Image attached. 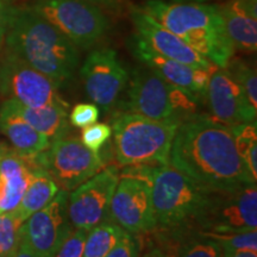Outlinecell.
Wrapping results in <instances>:
<instances>
[{"label":"cell","instance_id":"f35d334b","mask_svg":"<svg viewBox=\"0 0 257 257\" xmlns=\"http://www.w3.org/2000/svg\"><path fill=\"white\" fill-rule=\"evenodd\" d=\"M2 193H3V184H2V180H0V198H2Z\"/></svg>","mask_w":257,"mask_h":257},{"label":"cell","instance_id":"2e32d148","mask_svg":"<svg viewBox=\"0 0 257 257\" xmlns=\"http://www.w3.org/2000/svg\"><path fill=\"white\" fill-rule=\"evenodd\" d=\"M211 115L226 126L256 123L257 108L252 107L245 94L226 68L216 67L208 80L205 96Z\"/></svg>","mask_w":257,"mask_h":257},{"label":"cell","instance_id":"cb8c5ba5","mask_svg":"<svg viewBox=\"0 0 257 257\" xmlns=\"http://www.w3.org/2000/svg\"><path fill=\"white\" fill-rule=\"evenodd\" d=\"M224 250L216 240L187 229L182 232L179 243L168 257H223Z\"/></svg>","mask_w":257,"mask_h":257},{"label":"cell","instance_id":"ac0fdd59","mask_svg":"<svg viewBox=\"0 0 257 257\" xmlns=\"http://www.w3.org/2000/svg\"><path fill=\"white\" fill-rule=\"evenodd\" d=\"M218 9L234 53H256L257 0H226Z\"/></svg>","mask_w":257,"mask_h":257},{"label":"cell","instance_id":"ba28073f","mask_svg":"<svg viewBox=\"0 0 257 257\" xmlns=\"http://www.w3.org/2000/svg\"><path fill=\"white\" fill-rule=\"evenodd\" d=\"M27 159L32 170H46L66 192H72L104 167L100 154L83 146L79 138L67 136L53 141L47 150Z\"/></svg>","mask_w":257,"mask_h":257},{"label":"cell","instance_id":"7a4b0ae2","mask_svg":"<svg viewBox=\"0 0 257 257\" xmlns=\"http://www.w3.org/2000/svg\"><path fill=\"white\" fill-rule=\"evenodd\" d=\"M5 50L53 80L59 87L73 81L80 49L30 6L16 8L5 37Z\"/></svg>","mask_w":257,"mask_h":257},{"label":"cell","instance_id":"836d02e7","mask_svg":"<svg viewBox=\"0 0 257 257\" xmlns=\"http://www.w3.org/2000/svg\"><path fill=\"white\" fill-rule=\"evenodd\" d=\"M86 2L99 6L105 12H111V14L114 15L121 14L125 8V4H126V0H86Z\"/></svg>","mask_w":257,"mask_h":257},{"label":"cell","instance_id":"d590c367","mask_svg":"<svg viewBox=\"0 0 257 257\" xmlns=\"http://www.w3.org/2000/svg\"><path fill=\"white\" fill-rule=\"evenodd\" d=\"M223 257H257L255 250H236V251H224Z\"/></svg>","mask_w":257,"mask_h":257},{"label":"cell","instance_id":"4dcf8cb0","mask_svg":"<svg viewBox=\"0 0 257 257\" xmlns=\"http://www.w3.org/2000/svg\"><path fill=\"white\" fill-rule=\"evenodd\" d=\"M87 231L85 229H73L53 257H82Z\"/></svg>","mask_w":257,"mask_h":257},{"label":"cell","instance_id":"9a60e30c","mask_svg":"<svg viewBox=\"0 0 257 257\" xmlns=\"http://www.w3.org/2000/svg\"><path fill=\"white\" fill-rule=\"evenodd\" d=\"M127 48L138 62L149 67L166 81L188 92L200 102L204 100L210 75L216 67L213 69L194 68L160 55L136 34L127 38Z\"/></svg>","mask_w":257,"mask_h":257},{"label":"cell","instance_id":"f546056e","mask_svg":"<svg viewBox=\"0 0 257 257\" xmlns=\"http://www.w3.org/2000/svg\"><path fill=\"white\" fill-rule=\"evenodd\" d=\"M99 115H100V110L95 104L81 102L74 106L72 112L68 114V119L69 124L74 127L83 128L96 123Z\"/></svg>","mask_w":257,"mask_h":257},{"label":"cell","instance_id":"5bb4252c","mask_svg":"<svg viewBox=\"0 0 257 257\" xmlns=\"http://www.w3.org/2000/svg\"><path fill=\"white\" fill-rule=\"evenodd\" d=\"M68 216V192L60 189L43 208L22 224V239L40 257H53L73 231Z\"/></svg>","mask_w":257,"mask_h":257},{"label":"cell","instance_id":"44dd1931","mask_svg":"<svg viewBox=\"0 0 257 257\" xmlns=\"http://www.w3.org/2000/svg\"><path fill=\"white\" fill-rule=\"evenodd\" d=\"M9 100L12 108L21 115L25 121H28L35 130L48 137L50 142L57 138L64 137L69 130L68 119V104H50L40 107H31L21 104V102L6 99Z\"/></svg>","mask_w":257,"mask_h":257},{"label":"cell","instance_id":"52a82bcc","mask_svg":"<svg viewBox=\"0 0 257 257\" xmlns=\"http://www.w3.org/2000/svg\"><path fill=\"white\" fill-rule=\"evenodd\" d=\"M30 8L81 50L95 47L111 27L107 12L86 0H34Z\"/></svg>","mask_w":257,"mask_h":257},{"label":"cell","instance_id":"8992f818","mask_svg":"<svg viewBox=\"0 0 257 257\" xmlns=\"http://www.w3.org/2000/svg\"><path fill=\"white\" fill-rule=\"evenodd\" d=\"M125 111L154 120H184L198 113L200 101L140 63L130 74Z\"/></svg>","mask_w":257,"mask_h":257},{"label":"cell","instance_id":"ffe728a7","mask_svg":"<svg viewBox=\"0 0 257 257\" xmlns=\"http://www.w3.org/2000/svg\"><path fill=\"white\" fill-rule=\"evenodd\" d=\"M0 130L8 137L16 152L23 156L44 152L51 143L49 138L25 121L6 99L0 105Z\"/></svg>","mask_w":257,"mask_h":257},{"label":"cell","instance_id":"f1b7e54d","mask_svg":"<svg viewBox=\"0 0 257 257\" xmlns=\"http://www.w3.org/2000/svg\"><path fill=\"white\" fill-rule=\"evenodd\" d=\"M112 128L106 123H94L82 128L80 141L92 152L99 153V150L110 141Z\"/></svg>","mask_w":257,"mask_h":257},{"label":"cell","instance_id":"74e56055","mask_svg":"<svg viewBox=\"0 0 257 257\" xmlns=\"http://www.w3.org/2000/svg\"><path fill=\"white\" fill-rule=\"evenodd\" d=\"M169 2H181V3H189V2H200V3H207L208 0H169Z\"/></svg>","mask_w":257,"mask_h":257},{"label":"cell","instance_id":"e0dca14e","mask_svg":"<svg viewBox=\"0 0 257 257\" xmlns=\"http://www.w3.org/2000/svg\"><path fill=\"white\" fill-rule=\"evenodd\" d=\"M127 11L135 28V34L157 54L194 68L213 69L217 67L193 50L174 32L159 23L141 5L127 6Z\"/></svg>","mask_w":257,"mask_h":257},{"label":"cell","instance_id":"e575fe53","mask_svg":"<svg viewBox=\"0 0 257 257\" xmlns=\"http://www.w3.org/2000/svg\"><path fill=\"white\" fill-rule=\"evenodd\" d=\"M11 257H40V256H38L37 253L35 252L23 239H22L18 249L16 250V252Z\"/></svg>","mask_w":257,"mask_h":257},{"label":"cell","instance_id":"9c48e42d","mask_svg":"<svg viewBox=\"0 0 257 257\" xmlns=\"http://www.w3.org/2000/svg\"><path fill=\"white\" fill-rule=\"evenodd\" d=\"M131 167L136 169L119 175L108 217L130 233L149 232L156 229L152 200V179L156 167Z\"/></svg>","mask_w":257,"mask_h":257},{"label":"cell","instance_id":"7c38bea8","mask_svg":"<svg viewBox=\"0 0 257 257\" xmlns=\"http://www.w3.org/2000/svg\"><path fill=\"white\" fill-rule=\"evenodd\" d=\"M53 80L5 50L0 60V94L21 104L40 107L66 102Z\"/></svg>","mask_w":257,"mask_h":257},{"label":"cell","instance_id":"3957f363","mask_svg":"<svg viewBox=\"0 0 257 257\" xmlns=\"http://www.w3.org/2000/svg\"><path fill=\"white\" fill-rule=\"evenodd\" d=\"M141 6L214 66L225 68L234 56L218 4L147 0Z\"/></svg>","mask_w":257,"mask_h":257},{"label":"cell","instance_id":"d4e9b609","mask_svg":"<svg viewBox=\"0 0 257 257\" xmlns=\"http://www.w3.org/2000/svg\"><path fill=\"white\" fill-rule=\"evenodd\" d=\"M237 152L242 157L252 178L257 179V127L256 123L231 126Z\"/></svg>","mask_w":257,"mask_h":257},{"label":"cell","instance_id":"4316f807","mask_svg":"<svg viewBox=\"0 0 257 257\" xmlns=\"http://www.w3.org/2000/svg\"><path fill=\"white\" fill-rule=\"evenodd\" d=\"M231 76L234 79V81L238 83V86L242 89L246 99H248L252 107L257 108V75L256 69L251 64L246 63L245 61L240 59L230 60L229 64L225 67Z\"/></svg>","mask_w":257,"mask_h":257},{"label":"cell","instance_id":"5b68a950","mask_svg":"<svg viewBox=\"0 0 257 257\" xmlns=\"http://www.w3.org/2000/svg\"><path fill=\"white\" fill-rule=\"evenodd\" d=\"M208 189L195 184L168 163L156 167L152 179V200L156 227L195 229L206 205Z\"/></svg>","mask_w":257,"mask_h":257},{"label":"cell","instance_id":"484cf974","mask_svg":"<svg viewBox=\"0 0 257 257\" xmlns=\"http://www.w3.org/2000/svg\"><path fill=\"white\" fill-rule=\"evenodd\" d=\"M23 223L14 211L0 213V257H11L18 249Z\"/></svg>","mask_w":257,"mask_h":257},{"label":"cell","instance_id":"4fadbf2b","mask_svg":"<svg viewBox=\"0 0 257 257\" xmlns=\"http://www.w3.org/2000/svg\"><path fill=\"white\" fill-rule=\"evenodd\" d=\"M119 175L117 167L108 166L68 194V216L74 229L89 230L107 220Z\"/></svg>","mask_w":257,"mask_h":257},{"label":"cell","instance_id":"8d00e7d4","mask_svg":"<svg viewBox=\"0 0 257 257\" xmlns=\"http://www.w3.org/2000/svg\"><path fill=\"white\" fill-rule=\"evenodd\" d=\"M143 257H165V256L162 255V252H161L159 249H153L152 251L147 252Z\"/></svg>","mask_w":257,"mask_h":257},{"label":"cell","instance_id":"1f68e13d","mask_svg":"<svg viewBox=\"0 0 257 257\" xmlns=\"http://www.w3.org/2000/svg\"><path fill=\"white\" fill-rule=\"evenodd\" d=\"M138 255H140V242L136 238V234L124 230L120 238L105 257H138Z\"/></svg>","mask_w":257,"mask_h":257},{"label":"cell","instance_id":"277c9868","mask_svg":"<svg viewBox=\"0 0 257 257\" xmlns=\"http://www.w3.org/2000/svg\"><path fill=\"white\" fill-rule=\"evenodd\" d=\"M182 120H154L133 112H119L112 120L114 154L121 166L168 163L176 128Z\"/></svg>","mask_w":257,"mask_h":257},{"label":"cell","instance_id":"6da1fadb","mask_svg":"<svg viewBox=\"0 0 257 257\" xmlns=\"http://www.w3.org/2000/svg\"><path fill=\"white\" fill-rule=\"evenodd\" d=\"M169 165L208 191H223L256 182L237 152L232 131L204 114L179 124Z\"/></svg>","mask_w":257,"mask_h":257},{"label":"cell","instance_id":"83f0119b","mask_svg":"<svg viewBox=\"0 0 257 257\" xmlns=\"http://www.w3.org/2000/svg\"><path fill=\"white\" fill-rule=\"evenodd\" d=\"M198 231L208 238L216 240L224 251H236V250H255L257 251V230L244 231V232Z\"/></svg>","mask_w":257,"mask_h":257},{"label":"cell","instance_id":"8fae6325","mask_svg":"<svg viewBox=\"0 0 257 257\" xmlns=\"http://www.w3.org/2000/svg\"><path fill=\"white\" fill-rule=\"evenodd\" d=\"M83 89L93 104L105 112L117 105L118 99L127 87L130 73L115 50L98 48L89 51L80 68Z\"/></svg>","mask_w":257,"mask_h":257},{"label":"cell","instance_id":"d6a6232c","mask_svg":"<svg viewBox=\"0 0 257 257\" xmlns=\"http://www.w3.org/2000/svg\"><path fill=\"white\" fill-rule=\"evenodd\" d=\"M16 8L17 6L14 4V0H0V48L5 42Z\"/></svg>","mask_w":257,"mask_h":257},{"label":"cell","instance_id":"d6986e66","mask_svg":"<svg viewBox=\"0 0 257 257\" xmlns=\"http://www.w3.org/2000/svg\"><path fill=\"white\" fill-rule=\"evenodd\" d=\"M34 170L29 166L27 157L12 148L0 147V180L3 193L0 198V213L14 211L23 198Z\"/></svg>","mask_w":257,"mask_h":257},{"label":"cell","instance_id":"603a6c76","mask_svg":"<svg viewBox=\"0 0 257 257\" xmlns=\"http://www.w3.org/2000/svg\"><path fill=\"white\" fill-rule=\"evenodd\" d=\"M124 230L113 221L104 220L87 231L82 257H105L123 234Z\"/></svg>","mask_w":257,"mask_h":257},{"label":"cell","instance_id":"7402d4cb","mask_svg":"<svg viewBox=\"0 0 257 257\" xmlns=\"http://www.w3.org/2000/svg\"><path fill=\"white\" fill-rule=\"evenodd\" d=\"M59 191V186L48 172L43 169H35L30 184L14 212L24 221L32 213L49 204Z\"/></svg>","mask_w":257,"mask_h":257},{"label":"cell","instance_id":"30bf717a","mask_svg":"<svg viewBox=\"0 0 257 257\" xmlns=\"http://www.w3.org/2000/svg\"><path fill=\"white\" fill-rule=\"evenodd\" d=\"M195 230L213 232L257 230L256 182L223 191H211L195 223Z\"/></svg>","mask_w":257,"mask_h":257}]
</instances>
